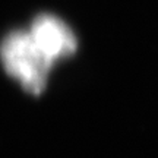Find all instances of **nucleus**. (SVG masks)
<instances>
[{
	"mask_svg": "<svg viewBox=\"0 0 158 158\" xmlns=\"http://www.w3.org/2000/svg\"><path fill=\"white\" fill-rule=\"evenodd\" d=\"M28 34L53 64L60 59L72 56L78 47L76 37L68 23L48 13H41L35 18Z\"/></svg>",
	"mask_w": 158,
	"mask_h": 158,
	"instance_id": "nucleus-2",
	"label": "nucleus"
},
{
	"mask_svg": "<svg viewBox=\"0 0 158 158\" xmlns=\"http://www.w3.org/2000/svg\"><path fill=\"white\" fill-rule=\"evenodd\" d=\"M0 60L6 73L16 79L23 89L40 95L47 85L53 63L43 54L28 31H12L0 45Z\"/></svg>",
	"mask_w": 158,
	"mask_h": 158,
	"instance_id": "nucleus-1",
	"label": "nucleus"
}]
</instances>
